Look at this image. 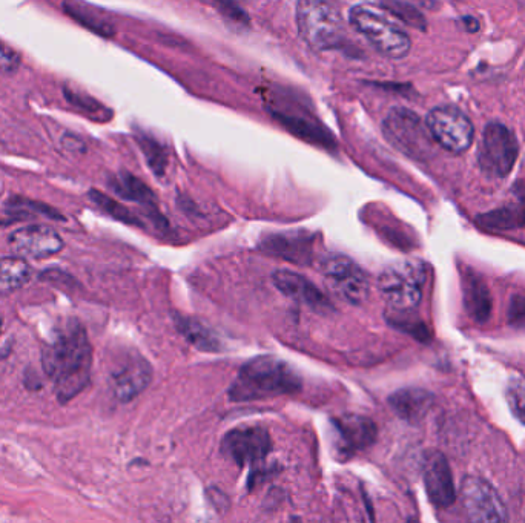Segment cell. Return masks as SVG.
Here are the masks:
<instances>
[{"mask_svg":"<svg viewBox=\"0 0 525 523\" xmlns=\"http://www.w3.org/2000/svg\"><path fill=\"white\" fill-rule=\"evenodd\" d=\"M114 191L128 200L139 201V203L151 204L154 201V194L149 191L148 186L143 185L142 181L129 174L120 175L114 180Z\"/></svg>","mask_w":525,"mask_h":523,"instance_id":"cell-20","label":"cell"},{"mask_svg":"<svg viewBox=\"0 0 525 523\" xmlns=\"http://www.w3.org/2000/svg\"><path fill=\"white\" fill-rule=\"evenodd\" d=\"M507 401L513 415L525 425V378L513 376L507 387Z\"/></svg>","mask_w":525,"mask_h":523,"instance_id":"cell-24","label":"cell"},{"mask_svg":"<svg viewBox=\"0 0 525 523\" xmlns=\"http://www.w3.org/2000/svg\"><path fill=\"white\" fill-rule=\"evenodd\" d=\"M11 209H17V211H31L36 214L45 215V217L53 218V220H63L62 215L56 211V209L50 208L47 204L36 203V201L25 200V198H14L10 201Z\"/></svg>","mask_w":525,"mask_h":523,"instance_id":"cell-26","label":"cell"},{"mask_svg":"<svg viewBox=\"0 0 525 523\" xmlns=\"http://www.w3.org/2000/svg\"><path fill=\"white\" fill-rule=\"evenodd\" d=\"M423 477L427 496L435 507L449 508L455 502V482L443 453L429 451L424 456Z\"/></svg>","mask_w":525,"mask_h":523,"instance_id":"cell-12","label":"cell"},{"mask_svg":"<svg viewBox=\"0 0 525 523\" xmlns=\"http://www.w3.org/2000/svg\"><path fill=\"white\" fill-rule=\"evenodd\" d=\"M20 68V56L13 50V48L8 47L7 43L0 40V73L11 74L16 73Z\"/></svg>","mask_w":525,"mask_h":523,"instance_id":"cell-27","label":"cell"},{"mask_svg":"<svg viewBox=\"0 0 525 523\" xmlns=\"http://www.w3.org/2000/svg\"><path fill=\"white\" fill-rule=\"evenodd\" d=\"M151 375L148 362L142 358L128 359L113 373L114 395L119 401H131L148 387Z\"/></svg>","mask_w":525,"mask_h":523,"instance_id":"cell-16","label":"cell"},{"mask_svg":"<svg viewBox=\"0 0 525 523\" xmlns=\"http://www.w3.org/2000/svg\"><path fill=\"white\" fill-rule=\"evenodd\" d=\"M518 158V142L506 125L489 123L484 129L479 154L481 168L490 177L502 178L512 172Z\"/></svg>","mask_w":525,"mask_h":523,"instance_id":"cell-8","label":"cell"},{"mask_svg":"<svg viewBox=\"0 0 525 523\" xmlns=\"http://www.w3.org/2000/svg\"><path fill=\"white\" fill-rule=\"evenodd\" d=\"M298 31L315 50L337 47L343 39V22L327 0H300L297 8Z\"/></svg>","mask_w":525,"mask_h":523,"instance_id":"cell-5","label":"cell"},{"mask_svg":"<svg viewBox=\"0 0 525 523\" xmlns=\"http://www.w3.org/2000/svg\"><path fill=\"white\" fill-rule=\"evenodd\" d=\"M481 223H483L484 226L507 229V227H516L524 224L525 214L516 208L498 209V211L492 212V214L483 215V217H481Z\"/></svg>","mask_w":525,"mask_h":523,"instance_id":"cell-23","label":"cell"},{"mask_svg":"<svg viewBox=\"0 0 525 523\" xmlns=\"http://www.w3.org/2000/svg\"><path fill=\"white\" fill-rule=\"evenodd\" d=\"M271 450V436L263 427L234 428L222 442L223 454L237 465H255L263 462Z\"/></svg>","mask_w":525,"mask_h":523,"instance_id":"cell-10","label":"cell"},{"mask_svg":"<svg viewBox=\"0 0 525 523\" xmlns=\"http://www.w3.org/2000/svg\"><path fill=\"white\" fill-rule=\"evenodd\" d=\"M430 137L446 151L463 154L472 146L475 129L469 117L453 106L432 109L427 116Z\"/></svg>","mask_w":525,"mask_h":523,"instance_id":"cell-7","label":"cell"},{"mask_svg":"<svg viewBox=\"0 0 525 523\" xmlns=\"http://www.w3.org/2000/svg\"><path fill=\"white\" fill-rule=\"evenodd\" d=\"M390 407L404 421L417 424L429 413L433 396L426 390L404 389L389 398Z\"/></svg>","mask_w":525,"mask_h":523,"instance_id":"cell-17","label":"cell"},{"mask_svg":"<svg viewBox=\"0 0 525 523\" xmlns=\"http://www.w3.org/2000/svg\"><path fill=\"white\" fill-rule=\"evenodd\" d=\"M10 247L19 257L45 260L62 252L65 243L54 229L48 226H27L10 235Z\"/></svg>","mask_w":525,"mask_h":523,"instance_id":"cell-11","label":"cell"},{"mask_svg":"<svg viewBox=\"0 0 525 523\" xmlns=\"http://www.w3.org/2000/svg\"><path fill=\"white\" fill-rule=\"evenodd\" d=\"M426 277V266L421 261H400L381 272L378 292L390 309L407 313L421 303Z\"/></svg>","mask_w":525,"mask_h":523,"instance_id":"cell-4","label":"cell"},{"mask_svg":"<svg viewBox=\"0 0 525 523\" xmlns=\"http://www.w3.org/2000/svg\"><path fill=\"white\" fill-rule=\"evenodd\" d=\"M43 370L53 381L54 392L62 404L76 398L90 384L93 349L85 327L70 321L60 327L42 352Z\"/></svg>","mask_w":525,"mask_h":523,"instance_id":"cell-1","label":"cell"},{"mask_svg":"<svg viewBox=\"0 0 525 523\" xmlns=\"http://www.w3.org/2000/svg\"><path fill=\"white\" fill-rule=\"evenodd\" d=\"M320 270L331 289L347 303L358 306L369 297V277L346 255H324L320 261Z\"/></svg>","mask_w":525,"mask_h":523,"instance_id":"cell-6","label":"cell"},{"mask_svg":"<svg viewBox=\"0 0 525 523\" xmlns=\"http://www.w3.org/2000/svg\"><path fill=\"white\" fill-rule=\"evenodd\" d=\"M301 378L288 362L274 356H258L246 362L229 389L234 402L265 401L300 392Z\"/></svg>","mask_w":525,"mask_h":523,"instance_id":"cell-2","label":"cell"},{"mask_svg":"<svg viewBox=\"0 0 525 523\" xmlns=\"http://www.w3.org/2000/svg\"><path fill=\"white\" fill-rule=\"evenodd\" d=\"M337 448L343 458H352L358 451L366 450L377 439V425L366 416L346 415L335 421Z\"/></svg>","mask_w":525,"mask_h":523,"instance_id":"cell-13","label":"cell"},{"mask_svg":"<svg viewBox=\"0 0 525 523\" xmlns=\"http://www.w3.org/2000/svg\"><path fill=\"white\" fill-rule=\"evenodd\" d=\"M464 301L466 309L476 323H486L492 313V295L483 278L467 272L464 277Z\"/></svg>","mask_w":525,"mask_h":523,"instance_id":"cell-18","label":"cell"},{"mask_svg":"<svg viewBox=\"0 0 525 523\" xmlns=\"http://www.w3.org/2000/svg\"><path fill=\"white\" fill-rule=\"evenodd\" d=\"M461 497L467 516L473 522H506L509 519L506 505L502 504L498 491L483 477H466L461 487Z\"/></svg>","mask_w":525,"mask_h":523,"instance_id":"cell-9","label":"cell"},{"mask_svg":"<svg viewBox=\"0 0 525 523\" xmlns=\"http://www.w3.org/2000/svg\"><path fill=\"white\" fill-rule=\"evenodd\" d=\"M33 278V269L22 257L0 258V295L16 292Z\"/></svg>","mask_w":525,"mask_h":523,"instance_id":"cell-19","label":"cell"},{"mask_svg":"<svg viewBox=\"0 0 525 523\" xmlns=\"http://www.w3.org/2000/svg\"><path fill=\"white\" fill-rule=\"evenodd\" d=\"M350 24L370 45L389 59H403L409 54L412 42L406 31L390 22L387 14L375 5H355L349 13Z\"/></svg>","mask_w":525,"mask_h":523,"instance_id":"cell-3","label":"cell"},{"mask_svg":"<svg viewBox=\"0 0 525 523\" xmlns=\"http://www.w3.org/2000/svg\"><path fill=\"white\" fill-rule=\"evenodd\" d=\"M90 198L100 209H102L103 212L116 218V220L128 224H140L139 221H137V218L134 217L128 209L123 208L122 204L117 203L113 198H109L108 195L102 194V192L99 191H91Z\"/></svg>","mask_w":525,"mask_h":523,"instance_id":"cell-22","label":"cell"},{"mask_svg":"<svg viewBox=\"0 0 525 523\" xmlns=\"http://www.w3.org/2000/svg\"><path fill=\"white\" fill-rule=\"evenodd\" d=\"M384 7L389 8L395 16L400 17L410 27L420 28V30H424V27H426L424 17L415 8L409 7V5L401 4L397 0H389V4H384Z\"/></svg>","mask_w":525,"mask_h":523,"instance_id":"cell-25","label":"cell"},{"mask_svg":"<svg viewBox=\"0 0 525 523\" xmlns=\"http://www.w3.org/2000/svg\"><path fill=\"white\" fill-rule=\"evenodd\" d=\"M272 278H274L277 289L291 300L321 313L332 310L331 301L327 300L326 295L314 283L295 274L292 270H278Z\"/></svg>","mask_w":525,"mask_h":523,"instance_id":"cell-14","label":"cell"},{"mask_svg":"<svg viewBox=\"0 0 525 523\" xmlns=\"http://www.w3.org/2000/svg\"><path fill=\"white\" fill-rule=\"evenodd\" d=\"M0 335H2V318H0Z\"/></svg>","mask_w":525,"mask_h":523,"instance_id":"cell-29","label":"cell"},{"mask_svg":"<svg viewBox=\"0 0 525 523\" xmlns=\"http://www.w3.org/2000/svg\"><path fill=\"white\" fill-rule=\"evenodd\" d=\"M509 321L515 327L525 326V297L518 295L513 298L509 307Z\"/></svg>","mask_w":525,"mask_h":523,"instance_id":"cell-28","label":"cell"},{"mask_svg":"<svg viewBox=\"0 0 525 523\" xmlns=\"http://www.w3.org/2000/svg\"><path fill=\"white\" fill-rule=\"evenodd\" d=\"M179 329L182 330L183 335L191 341L195 347L208 352H215L218 349V341L215 336L206 329L199 321L194 320H179Z\"/></svg>","mask_w":525,"mask_h":523,"instance_id":"cell-21","label":"cell"},{"mask_svg":"<svg viewBox=\"0 0 525 523\" xmlns=\"http://www.w3.org/2000/svg\"><path fill=\"white\" fill-rule=\"evenodd\" d=\"M384 125L390 139L403 148L417 151L429 143V135L421 125L420 119L407 109H393Z\"/></svg>","mask_w":525,"mask_h":523,"instance_id":"cell-15","label":"cell"}]
</instances>
